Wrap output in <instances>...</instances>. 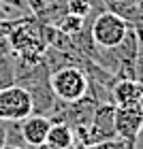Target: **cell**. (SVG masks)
<instances>
[{"label":"cell","mask_w":143,"mask_h":149,"mask_svg":"<svg viewBox=\"0 0 143 149\" xmlns=\"http://www.w3.org/2000/svg\"><path fill=\"white\" fill-rule=\"evenodd\" d=\"M128 28H130V24H128L126 19H122L120 15H115L113 11L105 9L92 19L90 34H92V40L98 47L111 49V47L120 45L122 40H124Z\"/></svg>","instance_id":"6da1fadb"},{"label":"cell","mask_w":143,"mask_h":149,"mask_svg":"<svg viewBox=\"0 0 143 149\" xmlns=\"http://www.w3.org/2000/svg\"><path fill=\"white\" fill-rule=\"evenodd\" d=\"M49 83L56 98L66 100V102L83 98L88 92V77L79 66H64V68L51 72Z\"/></svg>","instance_id":"7a4b0ae2"},{"label":"cell","mask_w":143,"mask_h":149,"mask_svg":"<svg viewBox=\"0 0 143 149\" xmlns=\"http://www.w3.org/2000/svg\"><path fill=\"white\" fill-rule=\"evenodd\" d=\"M32 113L30 94L22 85L13 83L0 90V119L4 121H22Z\"/></svg>","instance_id":"3957f363"},{"label":"cell","mask_w":143,"mask_h":149,"mask_svg":"<svg viewBox=\"0 0 143 149\" xmlns=\"http://www.w3.org/2000/svg\"><path fill=\"white\" fill-rule=\"evenodd\" d=\"M143 130V102L135 104H115V132L122 141H126L130 149Z\"/></svg>","instance_id":"277c9868"},{"label":"cell","mask_w":143,"mask_h":149,"mask_svg":"<svg viewBox=\"0 0 143 149\" xmlns=\"http://www.w3.org/2000/svg\"><path fill=\"white\" fill-rule=\"evenodd\" d=\"M115 136H118V132H115V104L113 102L96 104L94 117L88 126V145L111 141Z\"/></svg>","instance_id":"5b68a950"},{"label":"cell","mask_w":143,"mask_h":149,"mask_svg":"<svg viewBox=\"0 0 143 149\" xmlns=\"http://www.w3.org/2000/svg\"><path fill=\"white\" fill-rule=\"evenodd\" d=\"M19 128H22V136L26 141V145L36 147V145L47 141V134H49V128H51V119L47 115L30 113L26 119L19 121Z\"/></svg>","instance_id":"8992f818"},{"label":"cell","mask_w":143,"mask_h":149,"mask_svg":"<svg viewBox=\"0 0 143 149\" xmlns=\"http://www.w3.org/2000/svg\"><path fill=\"white\" fill-rule=\"evenodd\" d=\"M111 98L113 104H135L143 102V90L141 83L135 79H118L111 87Z\"/></svg>","instance_id":"52a82bcc"},{"label":"cell","mask_w":143,"mask_h":149,"mask_svg":"<svg viewBox=\"0 0 143 149\" xmlns=\"http://www.w3.org/2000/svg\"><path fill=\"white\" fill-rule=\"evenodd\" d=\"M58 149H69L73 143H75V136H73V128L66 126V124H51L49 128V134H47V141Z\"/></svg>","instance_id":"ba28073f"},{"label":"cell","mask_w":143,"mask_h":149,"mask_svg":"<svg viewBox=\"0 0 143 149\" xmlns=\"http://www.w3.org/2000/svg\"><path fill=\"white\" fill-rule=\"evenodd\" d=\"M0 4H2V11H4L6 19H22V17L32 15V11H30L26 0H0Z\"/></svg>","instance_id":"9c48e42d"},{"label":"cell","mask_w":143,"mask_h":149,"mask_svg":"<svg viewBox=\"0 0 143 149\" xmlns=\"http://www.w3.org/2000/svg\"><path fill=\"white\" fill-rule=\"evenodd\" d=\"M83 24H86V19L73 15V13H64V15L56 22V28H58L60 32H64V34L73 36V34H77V32L83 28Z\"/></svg>","instance_id":"30bf717a"},{"label":"cell","mask_w":143,"mask_h":149,"mask_svg":"<svg viewBox=\"0 0 143 149\" xmlns=\"http://www.w3.org/2000/svg\"><path fill=\"white\" fill-rule=\"evenodd\" d=\"M66 13H73V15H77L81 19H88L92 15H98V13H94V6L88 4L86 0H66Z\"/></svg>","instance_id":"8fae6325"},{"label":"cell","mask_w":143,"mask_h":149,"mask_svg":"<svg viewBox=\"0 0 143 149\" xmlns=\"http://www.w3.org/2000/svg\"><path fill=\"white\" fill-rule=\"evenodd\" d=\"M90 149H130V145H128L126 141H122L120 136H115L111 141H103V143L90 145Z\"/></svg>","instance_id":"7c38bea8"},{"label":"cell","mask_w":143,"mask_h":149,"mask_svg":"<svg viewBox=\"0 0 143 149\" xmlns=\"http://www.w3.org/2000/svg\"><path fill=\"white\" fill-rule=\"evenodd\" d=\"M135 81L137 83H143V49L139 47L137 60H135Z\"/></svg>","instance_id":"4fadbf2b"},{"label":"cell","mask_w":143,"mask_h":149,"mask_svg":"<svg viewBox=\"0 0 143 149\" xmlns=\"http://www.w3.org/2000/svg\"><path fill=\"white\" fill-rule=\"evenodd\" d=\"M6 145V121L0 119V149H4Z\"/></svg>","instance_id":"5bb4252c"},{"label":"cell","mask_w":143,"mask_h":149,"mask_svg":"<svg viewBox=\"0 0 143 149\" xmlns=\"http://www.w3.org/2000/svg\"><path fill=\"white\" fill-rule=\"evenodd\" d=\"M135 32H137V40H139V47L143 49V28H141V26H135Z\"/></svg>","instance_id":"9a60e30c"},{"label":"cell","mask_w":143,"mask_h":149,"mask_svg":"<svg viewBox=\"0 0 143 149\" xmlns=\"http://www.w3.org/2000/svg\"><path fill=\"white\" fill-rule=\"evenodd\" d=\"M32 149H58V147H53V145H49V143H41V145H36V147H32Z\"/></svg>","instance_id":"2e32d148"},{"label":"cell","mask_w":143,"mask_h":149,"mask_svg":"<svg viewBox=\"0 0 143 149\" xmlns=\"http://www.w3.org/2000/svg\"><path fill=\"white\" fill-rule=\"evenodd\" d=\"M4 149H24V147H17V145H4Z\"/></svg>","instance_id":"e0dca14e"},{"label":"cell","mask_w":143,"mask_h":149,"mask_svg":"<svg viewBox=\"0 0 143 149\" xmlns=\"http://www.w3.org/2000/svg\"><path fill=\"white\" fill-rule=\"evenodd\" d=\"M139 26H141V28H143V22H141V24H139Z\"/></svg>","instance_id":"ac0fdd59"},{"label":"cell","mask_w":143,"mask_h":149,"mask_svg":"<svg viewBox=\"0 0 143 149\" xmlns=\"http://www.w3.org/2000/svg\"><path fill=\"white\" fill-rule=\"evenodd\" d=\"M141 90H143V83H141Z\"/></svg>","instance_id":"d6986e66"}]
</instances>
